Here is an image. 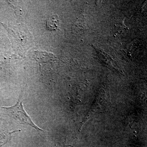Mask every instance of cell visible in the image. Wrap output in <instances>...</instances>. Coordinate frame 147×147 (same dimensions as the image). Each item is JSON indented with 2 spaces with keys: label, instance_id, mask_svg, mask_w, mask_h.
<instances>
[{
  "label": "cell",
  "instance_id": "obj_1",
  "mask_svg": "<svg viewBox=\"0 0 147 147\" xmlns=\"http://www.w3.org/2000/svg\"><path fill=\"white\" fill-rule=\"evenodd\" d=\"M21 100L20 98L15 105L10 107H2L0 109H2L5 114L10 116L20 123L28 125L38 131H44L36 125L28 115L23 107V101Z\"/></svg>",
  "mask_w": 147,
  "mask_h": 147
},
{
  "label": "cell",
  "instance_id": "obj_2",
  "mask_svg": "<svg viewBox=\"0 0 147 147\" xmlns=\"http://www.w3.org/2000/svg\"><path fill=\"white\" fill-rule=\"evenodd\" d=\"M58 24L59 18L57 15H52L47 20V28L49 30H55L57 28Z\"/></svg>",
  "mask_w": 147,
  "mask_h": 147
}]
</instances>
